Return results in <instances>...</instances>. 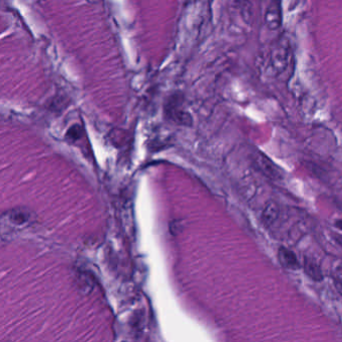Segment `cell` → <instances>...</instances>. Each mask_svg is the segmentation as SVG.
Here are the masks:
<instances>
[{"label": "cell", "mask_w": 342, "mask_h": 342, "mask_svg": "<svg viewBox=\"0 0 342 342\" xmlns=\"http://www.w3.org/2000/svg\"><path fill=\"white\" fill-rule=\"evenodd\" d=\"M253 161L256 165V167L266 176L267 178L271 180H281L283 175L279 167H277L276 164L273 163L266 154L262 152L255 153L253 156Z\"/></svg>", "instance_id": "6da1fadb"}, {"label": "cell", "mask_w": 342, "mask_h": 342, "mask_svg": "<svg viewBox=\"0 0 342 342\" xmlns=\"http://www.w3.org/2000/svg\"><path fill=\"white\" fill-rule=\"evenodd\" d=\"M278 260L280 264L288 270H298L300 269V263L295 253L288 248L280 247L278 250Z\"/></svg>", "instance_id": "7a4b0ae2"}, {"label": "cell", "mask_w": 342, "mask_h": 342, "mask_svg": "<svg viewBox=\"0 0 342 342\" xmlns=\"http://www.w3.org/2000/svg\"><path fill=\"white\" fill-rule=\"evenodd\" d=\"M279 214H280L279 205L274 200L268 201L261 215V221L263 225H265L266 227L272 226L277 221Z\"/></svg>", "instance_id": "3957f363"}, {"label": "cell", "mask_w": 342, "mask_h": 342, "mask_svg": "<svg viewBox=\"0 0 342 342\" xmlns=\"http://www.w3.org/2000/svg\"><path fill=\"white\" fill-rule=\"evenodd\" d=\"M9 223L15 226H24L29 223L32 219V213L26 209H13L6 213L5 215Z\"/></svg>", "instance_id": "277c9868"}, {"label": "cell", "mask_w": 342, "mask_h": 342, "mask_svg": "<svg viewBox=\"0 0 342 342\" xmlns=\"http://www.w3.org/2000/svg\"><path fill=\"white\" fill-rule=\"evenodd\" d=\"M305 273L314 281H322L323 280V273L319 265L310 258H304Z\"/></svg>", "instance_id": "5b68a950"}, {"label": "cell", "mask_w": 342, "mask_h": 342, "mask_svg": "<svg viewBox=\"0 0 342 342\" xmlns=\"http://www.w3.org/2000/svg\"><path fill=\"white\" fill-rule=\"evenodd\" d=\"M335 287H336L337 291L340 293V295L342 296V282H340V281H335Z\"/></svg>", "instance_id": "8992f818"}, {"label": "cell", "mask_w": 342, "mask_h": 342, "mask_svg": "<svg viewBox=\"0 0 342 342\" xmlns=\"http://www.w3.org/2000/svg\"><path fill=\"white\" fill-rule=\"evenodd\" d=\"M336 226L342 230V221H337L336 222Z\"/></svg>", "instance_id": "52a82bcc"}]
</instances>
